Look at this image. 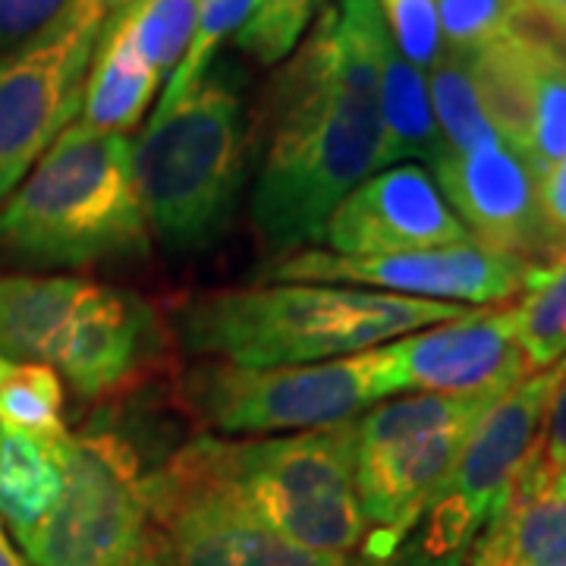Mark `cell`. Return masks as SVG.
<instances>
[{"label":"cell","instance_id":"cell-11","mask_svg":"<svg viewBox=\"0 0 566 566\" xmlns=\"http://www.w3.org/2000/svg\"><path fill=\"white\" fill-rule=\"evenodd\" d=\"M161 346L158 305L120 286L88 283L51 365L80 400L104 403L139 385L161 359Z\"/></svg>","mask_w":566,"mask_h":566},{"label":"cell","instance_id":"cell-10","mask_svg":"<svg viewBox=\"0 0 566 566\" xmlns=\"http://www.w3.org/2000/svg\"><path fill=\"white\" fill-rule=\"evenodd\" d=\"M102 35L73 17L0 57V205L80 117Z\"/></svg>","mask_w":566,"mask_h":566},{"label":"cell","instance_id":"cell-3","mask_svg":"<svg viewBox=\"0 0 566 566\" xmlns=\"http://www.w3.org/2000/svg\"><path fill=\"white\" fill-rule=\"evenodd\" d=\"M151 249L133 142L70 123L0 208V264L95 268Z\"/></svg>","mask_w":566,"mask_h":566},{"label":"cell","instance_id":"cell-28","mask_svg":"<svg viewBox=\"0 0 566 566\" xmlns=\"http://www.w3.org/2000/svg\"><path fill=\"white\" fill-rule=\"evenodd\" d=\"M520 0H438L444 51L472 54L506 35Z\"/></svg>","mask_w":566,"mask_h":566},{"label":"cell","instance_id":"cell-23","mask_svg":"<svg viewBox=\"0 0 566 566\" xmlns=\"http://www.w3.org/2000/svg\"><path fill=\"white\" fill-rule=\"evenodd\" d=\"M0 422L3 431H22L57 444L70 431L63 419V378L41 363H7L0 371Z\"/></svg>","mask_w":566,"mask_h":566},{"label":"cell","instance_id":"cell-22","mask_svg":"<svg viewBox=\"0 0 566 566\" xmlns=\"http://www.w3.org/2000/svg\"><path fill=\"white\" fill-rule=\"evenodd\" d=\"M424 82H428V98H431V111H434L438 129L444 136L447 151L465 155V151L485 148L494 142H504L488 120L465 54L444 51Z\"/></svg>","mask_w":566,"mask_h":566},{"label":"cell","instance_id":"cell-13","mask_svg":"<svg viewBox=\"0 0 566 566\" xmlns=\"http://www.w3.org/2000/svg\"><path fill=\"white\" fill-rule=\"evenodd\" d=\"M434 182L475 243L528 264L557 259L538 211V180L506 142L465 155L447 151L434 164Z\"/></svg>","mask_w":566,"mask_h":566},{"label":"cell","instance_id":"cell-12","mask_svg":"<svg viewBox=\"0 0 566 566\" xmlns=\"http://www.w3.org/2000/svg\"><path fill=\"white\" fill-rule=\"evenodd\" d=\"M469 240L434 177L419 164L371 174L324 223V243L337 255H400Z\"/></svg>","mask_w":566,"mask_h":566},{"label":"cell","instance_id":"cell-18","mask_svg":"<svg viewBox=\"0 0 566 566\" xmlns=\"http://www.w3.org/2000/svg\"><path fill=\"white\" fill-rule=\"evenodd\" d=\"M158 73L142 61L120 17L104 32L92 54L80 123L107 136L129 133L133 126H139L145 107L158 92Z\"/></svg>","mask_w":566,"mask_h":566},{"label":"cell","instance_id":"cell-4","mask_svg":"<svg viewBox=\"0 0 566 566\" xmlns=\"http://www.w3.org/2000/svg\"><path fill=\"white\" fill-rule=\"evenodd\" d=\"M252 126L230 63L208 66L182 98L158 111L133 145L148 233L174 259L211 252L240 208Z\"/></svg>","mask_w":566,"mask_h":566},{"label":"cell","instance_id":"cell-17","mask_svg":"<svg viewBox=\"0 0 566 566\" xmlns=\"http://www.w3.org/2000/svg\"><path fill=\"white\" fill-rule=\"evenodd\" d=\"M88 283L80 277H0V359L51 365Z\"/></svg>","mask_w":566,"mask_h":566},{"label":"cell","instance_id":"cell-20","mask_svg":"<svg viewBox=\"0 0 566 566\" xmlns=\"http://www.w3.org/2000/svg\"><path fill=\"white\" fill-rule=\"evenodd\" d=\"M63 488L61 441L3 431L0 441V516L20 538L57 504Z\"/></svg>","mask_w":566,"mask_h":566},{"label":"cell","instance_id":"cell-16","mask_svg":"<svg viewBox=\"0 0 566 566\" xmlns=\"http://www.w3.org/2000/svg\"><path fill=\"white\" fill-rule=\"evenodd\" d=\"M469 566H566V472L528 465L488 520Z\"/></svg>","mask_w":566,"mask_h":566},{"label":"cell","instance_id":"cell-29","mask_svg":"<svg viewBox=\"0 0 566 566\" xmlns=\"http://www.w3.org/2000/svg\"><path fill=\"white\" fill-rule=\"evenodd\" d=\"M394 48L416 70H431L444 54L438 0H378Z\"/></svg>","mask_w":566,"mask_h":566},{"label":"cell","instance_id":"cell-19","mask_svg":"<svg viewBox=\"0 0 566 566\" xmlns=\"http://www.w3.org/2000/svg\"><path fill=\"white\" fill-rule=\"evenodd\" d=\"M378 104H381V126H385L381 167H394L400 161H424L434 167L444 158L447 145L431 111L428 82L422 70H416L394 48V41H387L385 54H381Z\"/></svg>","mask_w":566,"mask_h":566},{"label":"cell","instance_id":"cell-8","mask_svg":"<svg viewBox=\"0 0 566 566\" xmlns=\"http://www.w3.org/2000/svg\"><path fill=\"white\" fill-rule=\"evenodd\" d=\"M394 394L385 346L346 359L281 368L208 363L180 378L182 409L218 434L334 428L359 419L368 406Z\"/></svg>","mask_w":566,"mask_h":566},{"label":"cell","instance_id":"cell-2","mask_svg":"<svg viewBox=\"0 0 566 566\" xmlns=\"http://www.w3.org/2000/svg\"><path fill=\"white\" fill-rule=\"evenodd\" d=\"M472 312V305L356 286L274 283L177 300L170 331L196 356L240 368H281L327 363L334 356L346 359Z\"/></svg>","mask_w":566,"mask_h":566},{"label":"cell","instance_id":"cell-26","mask_svg":"<svg viewBox=\"0 0 566 566\" xmlns=\"http://www.w3.org/2000/svg\"><path fill=\"white\" fill-rule=\"evenodd\" d=\"M324 0H259L252 17L237 32V44L264 66L286 61Z\"/></svg>","mask_w":566,"mask_h":566},{"label":"cell","instance_id":"cell-35","mask_svg":"<svg viewBox=\"0 0 566 566\" xmlns=\"http://www.w3.org/2000/svg\"><path fill=\"white\" fill-rule=\"evenodd\" d=\"M0 566H29L22 551L13 545V538L7 535V528L0 526Z\"/></svg>","mask_w":566,"mask_h":566},{"label":"cell","instance_id":"cell-27","mask_svg":"<svg viewBox=\"0 0 566 566\" xmlns=\"http://www.w3.org/2000/svg\"><path fill=\"white\" fill-rule=\"evenodd\" d=\"M566 158V61L560 54H547L538 92H535V111H532V129L523 161L532 167L535 180L547 174L557 161Z\"/></svg>","mask_w":566,"mask_h":566},{"label":"cell","instance_id":"cell-7","mask_svg":"<svg viewBox=\"0 0 566 566\" xmlns=\"http://www.w3.org/2000/svg\"><path fill=\"white\" fill-rule=\"evenodd\" d=\"M57 504L20 535L29 566H161L158 532L133 444L107 428L61 441Z\"/></svg>","mask_w":566,"mask_h":566},{"label":"cell","instance_id":"cell-30","mask_svg":"<svg viewBox=\"0 0 566 566\" xmlns=\"http://www.w3.org/2000/svg\"><path fill=\"white\" fill-rule=\"evenodd\" d=\"M73 7L76 0H0V57L61 25Z\"/></svg>","mask_w":566,"mask_h":566},{"label":"cell","instance_id":"cell-24","mask_svg":"<svg viewBox=\"0 0 566 566\" xmlns=\"http://www.w3.org/2000/svg\"><path fill=\"white\" fill-rule=\"evenodd\" d=\"M196 13L199 0H136L123 13L139 57L158 73L161 82L170 80L186 57L196 32Z\"/></svg>","mask_w":566,"mask_h":566},{"label":"cell","instance_id":"cell-5","mask_svg":"<svg viewBox=\"0 0 566 566\" xmlns=\"http://www.w3.org/2000/svg\"><path fill=\"white\" fill-rule=\"evenodd\" d=\"M504 394L501 387L412 394L356 419V494L365 520V564H390L453 472L469 431Z\"/></svg>","mask_w":566,"mask_h":566},{"label":"cell","instance_id":"cell-15","mask_svg":"<svg viewBox=\"0 0 566 566\" xmlns=\"http://www.w3.org/2000/svg\"><path fill=\"white\" fill-rule=\"evenodd\" d=\"M560 375L564 363L510 387L469 431L460 460L441 485V491L463 501L485 526L538 457L542 424Z\"/></svg>","mask_w":566,"mask_h":566},{"label":"cell","instance_id":"cell-33","mask_svg":"<svg viewBox=\"0 0 566 566\" xmlns=\"http://www.w3.org/2000/svg\"><path fill=\"white\" fill-rule=\"evenodd\" d=\"M133 3L136 0H76V7H73L70 17L80 22V25H85V29L104 35Z\"/></svg>","mask_w":566,"mask_h":566},{"label":"cell","instance_id":"cell-21","mask_svg":"<svg viewBox=\"0 0 566 566\" xmlns=\"http://www.w3.org/2000/svg\"><path fill=\"white\" fill-rule=\"evenodd\" d=\"M528 375L566 359V252L528 271L520 303L510 308Z\"/></svg>","mask_w":566,"mask_h":566},{"label":"cell","instance_id":"cell-25","mask_svg":"<svg viewBox=\"0 0 566 566\" xmlns=\"http://www.w3.org/2000/svg\"><path fill=\"white\" fill-rule=\"evenodd\" d=\"M255 7H259V0H199L196 32H192V41H189V51H186V57L177 66V73L167 80L158 111H167V107H174V104L180 102L182 92L211 66L218 48L230 35H237L243 29Z\"/></svg>","mask_w":566,"mask_h":566},{"label":"cell","instance_id":"cell-6","mask_svg":"<svg viewBox=\"0 0 566 566\" xmlns=\"http://www.w3.org/2000/svg\"><path fill=\"white\" fill-rule=\"evenodd\" d=\"M221 463L249 510L293 545L349 557L365 542L356 419L268 441H223Z\"/></svg>","mask_w":566,"mask_h":566},{"label":"cell","instance_id":"cell-31","mask_svg":"<svg viewBox=\"0 0 566 566\" xmlns=\"http://www.w3.org/2000/svg\"><path fill=\"white\" fill-rule=\"evenodd\" d=\"M535 469L545 475H564L566 472V359L564 375L554 387L545 424H542V447L535 457Z\"/></svg>","mask_w":566,"mask_h":566},{"label":"cell","instance_id":"cell-1","mask_svg":"<svg viewBox=\"0 0 566 566\" xmlns=\"http://www.w3.org/2000/svg\"><path fill=\"white\" fill-rule=\"evenodd\" d=\"M390 41L378 0H324L308 39L268 82L252 148V230L271 259L324 240L346 196L381 170V54Z\"/></svg>","mask_w":566,"mask_h":566},{"label":"cell","instance_id":"cell-9","mask_svg":"<svg viewBox=\"0 0 566 566\" xmlns=\"http://www.w3.org/2000/svg\"><path fill=\"white\" fill-rule=\"evenodd\" d=\"M535 264L494 252L488 245L453 243L400 255H337L331 249H300L274 259L268 281L327 283V286H375L378 293H397L434 303L479 305L510 303L523 293Z\"/></svg>","mask_w":566,"mask_h":566},{"label":"cell","instance_id":"cell-34","mask_svg":"<svg viewBox=\"0 0 566 566\" xmlns=\"http://www.w3.org/2000/svg\"><path fill=\"white\" fill-rule=\"evenodd\" d=\"M547 7V17H551V32H554V44L557 51L564 54L566 61V3L564 0H542Z\"/></svg>","mask_w":566,"mask_h":566},{"label":"cell","instance_id":"cell-32","mask_svg":"<svg viewBox=\"0 0 566 566\" xmlns=\"http://www.w3.org/2000/svg\"><path fill=\"white\" fill-rule=\"evenodd\" d=\"M538 211L554 245V255L566 252V158L538 177Z\"/></svg>","mask_w":566,"mask_h":566},{"label":"cell","instance_id":"cell-14","mask_svg":"<svg viewBox=\"0 0 566 566\" xmlns=\"http://www.w3.org/2000/svg\"><path fill=\"white\" fill-rule=\"evenodd\" d=\"M385 349L397 394L510 390L528 378L510 308H475L457 322L406 334Z\"/></svg>","mask_w":566,"mask_h":566},{"label":"cell","instance_id":"cell-37","mask_svg":"<svg viewBox=\"0 0 566 566\" xmlns=\"http://www.w3.org/2000/svg\"><path fill=\"white\" fill-rule=\"evenodd\" d=\"M359 566H371V564H365V560H363V564H359Z\"/></svg>","mask_w":566,"mask_h":566},{"label":"cell","instance_id":"cell-36","mask_svg":"<svg viewBox=\"0 0 566 566\" xmlns=\"http://www.w3.org/2000/svg\"><path fill=\"white\" fill-rule=\"evenodd\" d=\"M3 365H7V363L0 359V371H3ZM0 441H3V422H0Z\"/></svg>","mask_w":566,"mask_h":566}]
</instances>
